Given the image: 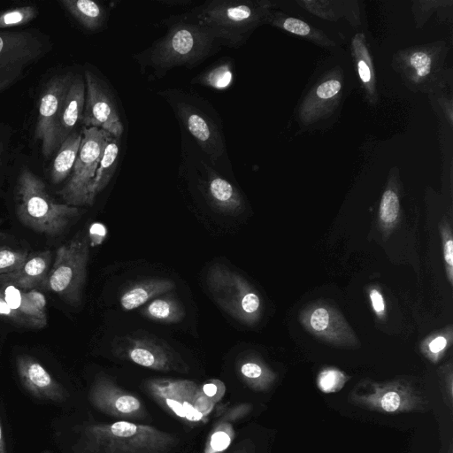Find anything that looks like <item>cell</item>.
I'll return each mask as SVG.
<instances>
[{
	"instance_id": "4",
	"label": "cell",
	"mask_w": 453,
	"mask_h": 453,
	"mask_svg": "<svg viewBox=\"0 0 453 453\" xmlns=\"http://www.w3.org/2000/svg\"><path fill=\"white\" fill-rule=\"evenodd\" d=\"M16 213L24 226L52 236L62 234L81 211L56 202L47 192L45 183L25 166L17 181Z\"/></svg>"
},
{
	"instance_id": "3",
	"label": "cell",
	"mask_w": 453,
	"mask_h": 453,
	"mask_svg": "<svg viewBox=\"0 0 453 453\" xmlns=\"http://www.w3.org/2000/svg\"><path fill=\"white\" fill-rule=\"evenodd\" d=\"M158 95L212 165L220 166L227 160L222 121L208 100L175 88L160 90Z\"/></svg>"
},
{
	"instance_id": "34",
	"label": "cell",
	"mask_w": 453,
	"mask_h": 453,
	"mask_svg": "<svg viewBox=\"0 0 453 453\" xmlns=\"http://www.w3.org/2000/svg\"><path fill=\"white\" fill-rule=\"evenodd\" d=\"M0 316L11 320L16 325L26 326V327H34L32 322L28 320L27 318L22 316L17 311L13 310L9 306V304L5 302L3 296L0 294Z\"/></svg>"
},
{
	"instance_id": "35",
	"label": "cell",
	"mask_w": 453,
	"mask_h": 453,
	"mask_svg": "<svg viewBox=\"0 0 453 453\" xmlns=\"http://www.w3.org/2000/svg\"><path fill=\"white\" fill-rule=\"evenodd\" d=\"M441 388L443 402L451 411L453 409V380L450 368L444 370L441 373Z\"/></svg>"
},
{
	"instance_id": "21",
	"label": "cell",
	"mask_w": 453,
	"mask_h": 453,
	"mask_svg": "<svg viewBox=\"0 0 453 453\" xmlns=\"http://www.w3.org/2000/svg\"><path fill=\"white\" fill-rule=\"evenodd\" d=\"M60 5L85 30L98 32L103 30L108 21L105 7L92 0H60Z\"/></svg>"
},
{
	"instance_id": "6",
	"label": "cell",
	"mask_w": 453,
	"mask_h": 453,
	"mask_svg": "<svg viewBox=\"0 0 453 453\" xmlns=\"http://www.w3.org/2000/svg\"><path fill=\"white\" fill-rule=\"evenodd\" d=\"M50 37L35 29L0 30V94L51 50Z\"/></svg>"
},
{
	"instance_id": "1",
	"label": "cell",
	"mask_w": 453,
	"mask_h": 453,
	"mask_svg": "<svg viewBox=\"0 0 453 453\" xmlns=\"http://www.w3.org/2000/svg\"><path fill=\"white\" fill-rule=\"evenodd\" d=\"M166 33L133 56L149 81L160 80L176 67L193 69L216 54L221 44L185 12L162 21Z\"/></svg>"
},
{
	"instance_id": "25",
	"label": "cell",
	"mask_w": 453,
	"mask_h": 453,
	"mask_svg": "<svg viewBox=\"0 0 453 453\" xmlns=\"http://www.w3.org/2000/svg\"><path fill=\"white\" fill-rule=\"evenodd\" d=\"M141 312L153 321L165 324L178 323L185 316L181 303L170 295L152 299L141 310Z\"/></svg>"
},
{
	"instance_id": "47",
	"label": "cell",
	"mask_w": 453,
	"mask_h": 453,
	"mask_svg": "<svg viewBox=\"0 0 453 453\" xmlns=\"http://www.w3.org/2000/svg\"><path fill=\"white\" fill-rule=\"evenodd\" d=\"M0 453H6L5 442L3 435L2 425L0 420Z\"/></svg>"
},
{
	"instance_id": "7",
	"label": "cell",
	"mask_w": 453,
	"mask_h": 453,
	"mask_svg": "<svg viewBox=\"0 0 453 453\" xmlns=\"http://www.w3.org/2000/svg\"><path fill=\"white\" fill-rule=\"evenodd\" d=\"M349 401L358 407L384 414L423 412L428 407L423 393L403 380L361 381L349 393Z\"/></svg>"
},
{
	"instance_id": "13",
	"label": "cell",
	"mask_w": 453,
	"mask_h": 453,
	"mask_svg": "<svg viewBox=\"0 0 453 453\" xmlns=\"http://www.w3.org/2000/svg\"><path fill=\"white\" fill-rule=\"evenodd\" d=\"M112 349L119 357L150 369L177 372L188 370L186 363L171 346L148 334L116 337Z\"/></svg>"
},
{
	"instance_id": "36",
	"label": "cell",
	"mask_w": 453,
	"mask_h": 453,
	"mask_svg": "<svg viewBox=\"0 0 453 453\" xmlns=\"http://www.w3.org/2000/svg\"><path fill=\"white\" fill-rule=\"evenodd\" d=\"M341 82L337 80H329L321 83L317 90L316 94L319 98L328 99L334 96L341 90Z\"/></svg>"
},
{
	"instance_id": "22",
	"label": "cell",
	"mask_w": 453,
	"mask_h": 453,
	"mask_svg": "<svg viewBox=\"0 0 453 453\" xmlns=\"http://www.w3.org/2000/svg\"><path fill=\"white\" fill-rule=\"evenodd\" d=\"M119 141L112 135L108 138L96 175L89 188V205L94 203L97 195L106 188L117 169L119 157Z\"/></svg>"
},
{
	"instance_id": "11",
	"label": "cell",
	"mask_w": 453,
	"mask_h": 453,
	"mask_svg": "<svg viewBox=\"0 0 453 453\" xmlns=\"http://www.w3.org/2000/svg\"><path fill=\"white\" fill-rule=\"evenodd\" d=\"M80 150L70 177L58 195L72 206L89 205L88 192L110 134L97 127H82Z\"/></svg>"
},
{
	"instance_id": "9",
	"label": "cell",
	"mask_w": 453,
	"mask_h": 453,
	"mask_svg": "<svg viewBox=\"0 0 453 453\" xmlns=\"http://www.w3.org/2000/svg\"><path fill=\"white\" fill-rule=\"evenodd\" d=\"M206 282L215 302L230 316L247 324L257 319L260 298L236 272L216 264L209 269Z\"/></svg>"
},
{
	"instance_id": "2",
	"label": "cell",
	"mask_w": 453,
	"mask_h": 453,
	"mask_svg": "<svg viewBox=\"0 0 453 453\" xmlns=\"http://www.w3.org/2000/svg\"><path fill=\"white\" fill-rule=\"evenodd\" d=\"M80 433L78 453H171L180 443L174 434L127 420L87 425Z\"/></svg>"
},
{
	"instance_id": "41",
	"label": "cell",
	"mask_w": 453,
	"mask_h": 453,
	"mask_svg": "<svg viewBox=\"0 0 453 453\" xmlns=\"http://www.w3.org/2000/svg\"><path fill=\"white\" fill-rule=\"evenodd\" d=\"M444 259L449 268V277L452 282V265H453V242L450 235H444Z\"/></svg>"
},
{
	"instance_id": "15",
	"label": "cell",
	"mask_w": 453,
	"mask_h": 453,
	"mask_svg": "<svg viewBox=\"0 0 453 453\" xmlns=\"http://www.w3.org/2000/svg\"><path fill=\"white\" fill-rule=\"evenodd\" d=\"M88 398L97 410L113 417L136 419L145 416V409L137 397L104 376L95 380Z\"/></svg>"
},
{
	"instance_id": "14",
	"label": "cell",
	"mask_w": 453,
	"mask_h": 453,
	"mask_svg": "<svg viewBox=\"0 0 453 453\" xmlns=\"http://www.w3.org/2000/svg\"><path fill=\"white\" fill-rule=\"evenodd\" d=\"M147 385L153 397L180 418L199 421L203 417V411L208 408L200 403L204 399L193 381L157 379L149 381Z\"/></svg>"
},
{
	"instance_id": "46",
	"label": "cell",
	"mask_w": 453,
	"mask_h": 453,
	"mask_svg": "<svg viewBox=\"0 0 453 453\" xmlns=\"http://www.w3.org/2000/svg\"><path fill=\"white\" fill-rule=\"evenodd\" d=\"M202 389H203V393L207 397H212L216 395V393L218 391V387L214 383H206L203 386Z\"/></svg>"
},
{
	"instance_id": "17",
	"label": "cell",
	"mask_w": 453,
	"mask_h": 453,
	"mask_svg": "<svg viewBox=\"0 0 453 453\" xmlns=\"http://www.w3.org/2000/svg\"><path fill=\"white\" fill-rule=\"evenodd\" d=\"M194 153V152H193ZM195 158L202 175V180L210 203L226 213H236L242 208V198L236 187L224 178L204 157L195 153Z\"/></svg>"
},
{
	"instance_id": "12",
	"label": "cell",
	"mask_w": 453,
	"mask_h": 453,
	"mask_svg": "<svg viewBox=\"0 0 453 453\" xmlns=\"http://www.w3.org/2000/svg\"><path fill=\"white\" fill-rule=\"evenodd\" d=\"M74 71H64L49 77L41 88L34 137L40 142L45 158L56 153L59 144L57 128L63 101L70 86Z\"/></svg>"
},
{
	"instance_id": "20",
	"label": "cell",
	"mask_w": 453,
	"mask_h": 453,
	"mask_svg": "<svg viewBox=\"0 0 453 453\" xmlns=\"http://www.w3.org/2000/svg\"><path fill=\"white\" fill-rule=\"evenodd\" d=\"M174 288L175 283L169 279H147L127 288L120 296V305L125 311L134 310Z\"/></svg>"
},
{
	"instance_id": "18",
	"label": "cell",
	"mask_w": 453,
	"mask_h": 453,
	"mask_svg": "<svg viewBox=\"0 0 453 453\" xmlns=\"http://www.w3.org/2000/svg\"><path fill=\"white\" fill-rule=\"evenodd\" d=\"M52 254L43 250L28 255L18 270L0 275V281L12 284L22 290L45 288L51 268Z\"/></svg>"
},
{
	"instance_id": "8",
	"label": "cell",
	"mask_w": 453,
	"mask_h": 453,
	"mask_svg": "<svg viewBox=\"0 0 453 453\" xmlns=\"http://www.w3.org/2000/svg\"><path fill=\"white\" fill-rule=\"evenodd\" d=\"M89 257L88 239L76 234L56 251L45 289L58 295L64 301L77 304L81 300Z\"/></svg>"
},
{
	"instance_id": "32",
	"label": "cell",
	"mask_w": 453,
	"mask_h": 453,
	"mask_svg": "<svg viewBox=\"0 0 453 453\" xmlns=\"http://www.w3.org/2000/svg\"><path fill=\"white\" fill-rule=\"evenodd\" d=\"M334 320L330 311L324 307H318L310 315L309 324L312 330L319 334H328V327Z\"/></svg>"
},
{
	"instance_id": "38",
	"label": "cell",
	"mask_w": 453,
	"mask_h": 453,
	"mask_svg": "<svg viewBox=\"0 0 453 453\" xmlns=\"http://www.w3.org/2000/svg\"><path fill=\"white\" fill-rule=\"evenodd\" d=\"M25 296L37 311L46 315V298L42 292L31 289L25 291Z\"/></svg>"
},
{
	"instance_id": "30",
	"label": "cell",
	"mask_w": 453,
	"mask_h": 453,
	"mask_svg": "<svg viewBox=\"0 0 453 453\" xmlns=\"http://www.w3.org/2000/svg\"><path fill=\"white\" fill-rule=\"evenodd\" d=\"M25 250L0 247V275L14 272L21 267L28 257Z\"/></svg>"
},
{
	"instance_id": "40",
	"label": "cell",
	"mask_w": 453,
	"mask_h": 453,
	"mask_svg": "<svg viewBox=\"0 0 453 453\" xmlns=\"http://www.w3.org/2000/svg\"><path fill=\"white\" fill-rule=\"evenodd\" d=\"M9 137L7 127L0 125V175L7 160Z\"/></svg>"
},
{
	"instance_id": "23",
	"label": "cell",
	"mask_w": 453,
	"mask_h": 453,
	"mask_svg": "<svg viewBox=\"0 0 453 453\" xmlns=\"http://www.w3.org/2000/svg\"><path fill=\"white\" fill-rule=\"evenodd\" d=\"M81 138V132L74 131L60 143L50 168V180L53 184L63 182L70 175L80 150Z\"/></svg>"
},
{
	"instance_id": "33",
	"label": "cell",
	"mask_w": 453,
	"mask_h": 453,
	"mask_svg": "<svg viewBox=\"0 0 453 453\" xmlns=\"http://www.w3.org/2000/svg\"><path fill=\"white\" fill-rule=\"evenodd\" d=\"M431 58L423 51L414 52L410 58V65L419 77H425L431 71Z\"/></svg>"
},
{
	"instance_id": "37",
	"label": "cell",
	"mask_w": 453,
	"mask_h": 453,
	"mask_svg": "<svg viewBox=\"0 0 453 453\" xmlns=\"http://www.w3.org/2000/svg\"><path fill=\"white\" fill-rule=\"evenodd\" d=\"M282 27L285 30L298 35H307L311 31L307 23L295 18L286 19Z\"/></svg>"
},
{
	"instance_id": "10",
	"label": "cell",
	"mask_w": 453,
	"mask_h": 453,
	"mask_svg": "<svg viewBox=\"0 0 453 453\" xmlns=\"http://www.w3.org/2000/svg\"><path fill=\"white\" fill-rule=\"evenodd\" d=\"M85 104L82 127H97L121 139L124 126L118 100L107 79L94 66L84 65Z\"/></svg>"
},
{
	"instance_id": "45",
	"label": "cell",
	"mask_w": 453,
	"mask_h": 453,
	"mask_svg": "<svg viewBox=\"0 0 453 453\" xmlns=\"http://www.w3.org/2000/svg\"><path fill=\"white\" fill-rule=\"evenodd\" d=\"M158 4L171 8H188L193 4L191 0H159Z\"/></svg>"
},
{
	"instance_id": "44",
	"label": "cell",
	"mask_w": 453,
	"mask_h": 453,
	"mask_svg": "<svg viewBox=\"0 0 453 453\" xmlns=\"http://www.w3.org/2000/svg\"><path fill=\"white\" fill-rule=\"evenodd\" d=\"M447 346V340L443 336L434 338L428 345L430 353L438 355Z\"/></svg>"
},
{
	"instance_id": "26",
	"label": "cell",
	"mask_w": 453,
	"mask_h": 453,
	"mask_svg": "<svg viewBox=\"0 0 453 453\" xmlns=\"http://www.w3.org/2000/svg\"><path fill=\"white\" fill-rule=\"evenodd\" d=\"M234 80L233 63L224 58L199 73L192 80L193 84L223 90L231 86Z\"/></svg>"
},
{
	"instance_id": "42",
	"label": "cell",
	"mask_w": 453,
	"mask_h": 453,
	"mask_svg": "<svg viewBox=\"0 0 453 453\" xmlns=\"http://www.w3.org/2000/svg\"><path fill=\"white\" fill-rule=\"evenodd\" d=\"M357 69L361 81L365 84H368L371 82L372 79V72L370 64L363 58H358L357 61Z\"/></svg>"
},
{
	"instance_id": "48",
	"label": "cell",
	"mask_w": 453,
	"mask_h": 453,
	"mask_svg": "<svg viewBox=\"0 0 453 453\" xmlns=\"http://www.w3.org/2000/svg\"><path fill=\"white\" fill-rule=\"evenodd\" d=\"M445 453H453V446H452V443L450 442L447 450L445 451Z\"/></svg>"
},
{
	"instance_id": "24",
	"label": "cell",
	"mask_w": 453,
	"mask_h": 453,
	"mask_svg": "<svg viewBox=\"0 0 453 453\" xmlns=\"http://www.w3.org/2000/svg\"><path fill=\"white\" fill-rule=\"evenodd\" d=\"M0 294L11 308L30 320L34 328H42L47 324V315L37 311L25 296V291L0 281Z\"/></svg>"
},
{
	"instance_id": "16",
	"label": "cell",
	"mask_w": 453,
	"mask_h": 453,
	"mask_svg": "<svg viewBox=\"0 0 453 453\" xmlns=\"http://www.w3.org/2000/svg\"><path fill=\"white\" fill-rule=\"evenodd\" d=\"M16 365L22 385L34 396L55 403L67 399L66 390L35 358L27 355L19 356Z\"/></svg>"
},
{
	"instance_id": "27",
	"label": "cell",
	"mask_w": 453,
	"mask_h": 453,
	"mask_svg": "<svg viewBox=\"0 0 453 453\" xmlns=\"http://www.w3.org/2000/svg\"><path fill=\"white\" fill-rule=\"evenodd\" d=\"M240 372L245 381L253 388L265 390L274 380V374L255 360H246L240 365Z\"/></svg>"
},
{
	"instance_id": "31",
	"label": "cell",
	"mask_w": 453,
	"mask_h": 453,
	"mask_svg": "<svg viewBox=\"0 0 453 453\" xmlns=\"http://www.w3.org/2000/svg\"><path fill=\"white\" fill-rule=\"evenodd\" d=\"M399 213V200L397 195L388 189L382 196L380 205V218L386 225L393 224Z\"/></svg>"
},
{
	"instance_id": "43",
	"label": "cell",
	"mask_w": 453,
	"mask_h": 453,
	"mask_svg": "<svg viewBox=\"0 0 453 453\" xmlns=\"http://www.w3.org/2000/svg\"><path fill=\"white\" fill-rule=\"evenodd\" d=\"M370 297L374 311L380 314L384 311V301L383 297L379 291L372 289L370 293Z\"/></svg>"
},
{
	"instance_id": "5",
	"label": "cell",
	"mask_w": 453,
	"mask_h": 453,
	"mask_svg": "<svg viewBox=\"0 0 453 453\" xmlns=\"http://www.w3.org/2000/svg\"><path fill=\"white\" fill-rule=\"evenodd\" d=\"M264 8L248 0H207L185 13L206 27L222 47L237 48L258 24Z\"/></svg>"
},
{
	"instance_id": "49",
	"label": "cell",
	"mask_w": 453,
	"mask_h": 453,
	"mask_svg": "<svg viewBox=\"0 0 453 453\" xmlns=\"http://www.w3.org/2000/svg\"><path fill=\"white\" fill-rule=\"evenodd\" d=\"M2 236V233L0 232V237Z\"/></svg>"
},
{
	"instance_id": "19",
	"label": "cell",
	"mask_w": 453,
	"mask_h": 453,
	"mask_svg": "<svg viewBox=\"0 0 453 453\" xmlns=\"http://www.w3.org/2000/svg\"><path fill=\"white\" fill-rule=\"evenodd\" d=\"M85 81L83 74L74 72L62 104L57 128L58 144L81 122L85 104Z\"/></svg>"
},
{
	"instance_id": "39",
	"label": "cell",
	"mask_w": 453,
	"mask_h": 453,
	"mask_svg": "<svg viewBox=\"0 0 453 453\" xmlns=\"http://www.w3.org/2000/svg\"><path fill=\"white\" fill-rule=\"evenodd\" d=\"M231 442L230 436L224 431L215 432L211 438V447L215 451L226 449Z\"/></svg>"
},
{
	"instance_id": "29",
	"label": "cell",
	"mask_w": 453,
	"mask_h": 453,
	"mask_svg": "<svg viewBox=\"0 0 453 453\" xmlns=\"http://www.w3.org/2000/svg\"><path fill=\"white\" fill-rule=\"evenodd\" d=\"M347 380L348 377L342 372L327 368L319 373L317 386L321 392L331 394L341 390Z\"/></svg>"
},
{
	"instance_id": "28",
	"label": "cell",
	"mask_w": 453,
	"mask_h": 453,
	"mask_svg": "<svg viewBox=\"0 0 453 453\" xmlns=\"http://www.w3.org/2000/svg\"><path fill=\"white\" fill-rule=\"evenodd\" d=\"M39 13L35 4L12 7L0 12V29L24 26L35 19Z\"/></svg>"
}]
</instances>
